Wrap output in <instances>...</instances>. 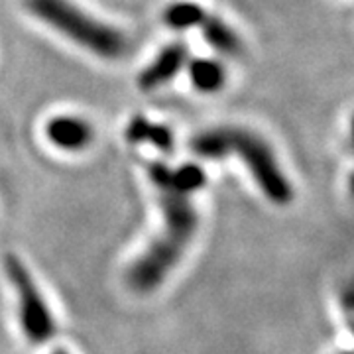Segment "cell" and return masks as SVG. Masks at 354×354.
Instances as JSON below:
<instances>
[{"instance_id":"obj_1","label":"cell","mask_w":354,"mask_h":354,"mask_svg":"<svg viewBox=\"0 0 354 354\" xmlns=\"http://www.w3.org/2000/svg\"><path fill=\"white\" fill-rule=\"evenodd\" d=\"M160 197L162 227L148 248L128 268V286L138 293H150L162 286L179 264L199 228V213L191 195L171 187H156Z\"/></svg>"},{"instance_id":"obj_2","label":"cell","mask_w":354,"mask_h":354,"mask_svg":"<svg viewBox=\"0 0 354 354\" xmlns=\"http://www.w3.org/2000/svg\"><path fill=\"white\" fill-rule=\"evenodd\" d=\"M191 152L203 160H223L236 153L246 164L268 201L286 207L293 201V185L283 174L274 150L250 130L221 127L205 130L191 140Z\"/></svg>"},{"instance_id":"obj_3","label":"cell","mask_w":354,"mask_h":354,"mask_svg":"<svg viewBox=\"0 0 354 354\" xmlns=\"http://www.w3.org/2000/svg\"><path fill=\"white\" fill-rule=\"evenodd\" d=\"M26 8L39 22L50 26L83 50L102 59H120L127 55L128 38L114 26L95 18L73 0H26Z\"/></svg>"},{"instance_id":"obj_4","label":"cell","mask_w":354,"mask_h":354,"mask_svg":"<svg viewBox=\"0 0 354 354\" xmlns=\"http://www.w3.org/2000/svg\"><path fill=\"white\" fill-rule=\"evenodd\" d=\"M2 268L16 293L18 319H20V327L26 339L34 344L48 342L55 335L57 323L53 319V313L44 293L39 291L38 281L34 279L24 260L18 258L16 254H4Z\"/></svg>"},{"instance_id":"obj_5","label":"cell","mask_w":354,"mask_h":354,"mask_svg":"<svg viewBox=\"0 0 354 354\" xmlns=\"http://www.w3.org/2000/svg\"><path fill=\"white\" fill-rule=\"evenodd\" d=\"M189 62V50L183 41H171L164 46L160 53L138 75V87L142 91H156L167 85Z\"/></svg>"},{"instance_id":"obj_6","label":"cell","mask_w":354,"mask_h":354,"mask_svg":"<svg viewBox=\"0 0 354 354\" xmlns=\"http://www.w3.org/2000/svg\"><path fill=\"white\" fill-rule=\"evenodd\" d=\"M148 177L153 187H171L185 195H195L205 187L207 176L205 169L197 164H183L179 167H169L164 162H152L148 165Z\"/></svg>"},{"instance_id":"obj_7","label":"cell","mask_w":354,"mask_h":354,"mask_svg":"<svg viewBox=\"0 0 354 354\" xmlns=\"http://www.w3.org/2000/svg\"><path fill=\"white\" fill-rule=\"evenodd\" d=\"M46 138L51 146L64 152H81L93 140V128L83 118L73 114H59L48 120Z\"/></svg>"},{"instance_id":"obj_8","label":"cell","mask_w":354,"mask_h":354,"mask_svg":"<svg viewBox=\"0 0 354 354\" xmlns=\"http://www.w3.org/2000/svg\"><path fill=\"white\" fill-rule=\"evenodd\" d=\"M201 34L205 41L221 55L225 57H236L241 55L244 46H242L241 36L236 34V30L230 24H227L223 18H218L215 14H207L201 22Z\"/></svg>"},{"instance_id":"obj_9","label":"cell","mask_w":354,"mask_h":354,"mask_svg":"<svg viewBox=\"0 0 354 354\" xmlns=\"http://www.w3.org/2000/svg\"><path fill=\"white\" fill-rule=\"evenodd\" d=\"M124 136L130 144H150L160 152H171L174 150V134L164 124L150 122L146 116H134L128 122Z\"/></svg>"},{"instance_id":"obj_10","label":"cell","mask_w":354,"mask_h":354,"mask_svg":"<svg viewBox=\"0 0 354 354\" xmlns=\"http://www.w3.org/2000/svg\"><path fill=\"white\" fill-rule=\"evenodd\" d=\"M191 85L201 93H216L227 83V69L213 57H197L187 62Z\"/></svg>"},{"instance_id":"obj_11","label":"cell","mask_w":354,"mask_h":354,"mask_svg":"<svg viewBox=\"0 0 354 354\" xmlns=\"http://www.w3.org/2000/svg\"><path fill=\"white\" fill-rule=\"evenodd\" d=\"M205 16L207 12L201 4L179 0V2H171L165 8L164 22L167 28H171L176 32H189V30H195L197 26H201Z\"/></svg>"},{"instance_id":"obj_12","label":"cell","mask_w":354,"mask_h":354,"mask_svg":"<svg viewBox=\"0 0 354 354\" xmlns=\"http://www.w3.org/2000/svg\"><path fill=\"white\" fill-rule=\"evenodd\" d=\"M51 354H69V353H67L65 348H57V351H53V353H51Z\"/></svg>"}]
</instances>
